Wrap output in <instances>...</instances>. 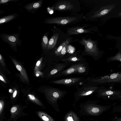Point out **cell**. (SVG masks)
Here are the masks:
<instances>
[{"label": "cell", "mask_w": 121, "mask_h": 121, "mask_svg": "<svg viewBox=\"0 0 121 121\" xmlns=\"http://www.w3.org/2000/svg\"><path fill=\"white\" fill-rule=\"evenodd\" d=\"M90 68L89 65L86 61H82L72 64L65 69L55 75V77L67 76L73 74L83 75H87Z\"/></svg>", "instance_id": "6da1fadb"}, {"label": "cell", "mask_w": 121, "mask_h": 121, "mask_svg": "<svg viewBox=\"0 0 121 121\" xmlns=\"http://www.w3.org/2000/svg\"><path fill=\"white\" fill-rule=\"evenodd\" d=\"M78 42L84 46V50L82 52L83 56H91L95 60H97L100 58V52L95 41L92 40L90 38L86 39L83 37Z\"/></svg>", "instance_id": "7a4b0ae2"}, {"label": "cell", "mask_w": 121, "mask_h": 121, "mask_svg": "<svg viewBox=\"0 0 121 121\" xmlns=\"http://www.w3.org/2000/svg\"><path fill=\"white\" fill-rule=\"evenodd\" d=\"M95 76L93 75L86 78V83L98 86L105 83L121 82V72L98 77H95Z\"/></svg>", "instance_id": "3957f363"}, {"label": "cell", "mask_w": 121, "mask_h": 121, "mask_svg": "<svg viewBox=\"0 0 121 121\" xmlns=\"http://www.w3.org/2000/svg\"><path fill=\"white\" fill-rule=\"evenodd\" d=\"M83 17V15H82L76 16L50 17L45 19L43 23L61 25H69L78 22Z\"/></svg>", "instance_id": "277c9868"}, {"label": "cell", "mask_w": 121, "mask_h": 121, "mask_svg": "<svg viewBox=\"0 0 121 121\" xmlns=\"http://www.w3.org/2000/svg\"><path fill=\"white\" fill-rule=\"evenodd\" d=\"M86 78L80 77L64 78L53 80L51 82L67 86H74L77 89L85 83Z\"/></svg>", "instance_id": "5b68a950"}, {"label": "cell", "mask_w": 121, "mask_h": 121, "mask_svg": "<svg viewBox=\"0 0 121 121\" xmlns=\"http://www.w3.org/2000/svg\"><path fill=\"white\" fill-rule=\"evenodd\" d=\"M99 87L98 86L86 83L77 88L74 95L76 97H79L88 95L96 93Z\"/></svg>", "instance_id": "8992f818"}, {"label": "cell", "mask_w": 121, "mask_h": 121, "mask_svg": "<svg viewBox=\"0 0 121 121\" xmlns=\"http://www.w3.org/2000/svg\"><path fill=\"white\" fill-rule=\"evenodd\" d=\"M96 93L98 97L105 100H121V91L105 89L100 87Z\"/></svg>", "instance_id": "52a82bcc"}, {"label": "cell", "mask_w": 121, "mask_h": 121, "mask_svg": "<svg viewBox=\"0 0 121 121\" xmlns=\"http://www.w3.org/2000/svg\"><path fill=\"white\" fill-rule=\"evenodd\" d=\"M0 38L3 41L8 43L13 49H16L17 45L19 46L22 44L21 40L19 38V33L12 35L3 33L0 34Z\"/></svg>", "instance_id": "ba28073f"}, {"label": "cell", "mask_w": 121, "mask_h": 121, "mask_svg": "<svg viewBox=\"0 0 121 121\" xmlns=\"http://www.w3.org/2000/svg\"><path fill=\"white\" fill-rule=\"evenodd\" d=\"M75 6L71 2L68 0L58 1L55 3L52 7L55 10L68 11L74 9Z\"/></svg>", "instance_id": "9c48e42d"}, {"label": "cell", "mask_w": 121, "mask_h": 121, "mask_svg": "<svg viewBox=\"0 0 121 121\" xmlns=\"http://www.w3.org/2000/svg\"><path fill=\"white\" fill-rule=\"evenodd\" d=\"M78 52L66 56L61 61L63 62L70 63L72 64L79 62L86 61V59Z\"/></svg>", "instance_id": "30bf717a"}, {"label": "cell", "mask_w": 121, "mask_h": 121, "mask_svg": "<svg viewBox=\"0 0 121 121\" xmlns=\"http://www.w3.org/2000/svg\"><path fill=\"white\" fill-rule=\"evenodd\" d=\"M91 26L85 25L81 26H76L68 29L67 32L69 35H74L85 33H91V28H87Z\"/></svg>", "instance_id": "8fae6325"}, {"label": "cell", "mask_w": 121, "mask_h": 121, "mask_svg": "<svg viewBox=\"0 0 121 121\" xmlns=\"http://www.w3.org/2000/svg\"><path fill=\"white\" fill-rule=\"evenodd\" d=\"M115 6L114 5H111L103 7L94 12L91 16L90 17V18L98 17L106 15L109 13Z\"/></svg>", "instance_id": "7c38bea8"}, {"label": "cell", "mask_w": 121, "mask_h": 121, "mask_svg": "<svg viewBox=\"0 0 121 121\" xmlns=\"http://www.w3.org/2000/svg\"><path fill=\"white\" fill-rule=\"evenodd\" d=\"M44 0H40L27 4L23 7L29 12L34 13L42 6Z\"/></svg>", "instance_id": "4fadbf2b"}, {"label": "cell", "mask_w": 121, "mask_h": 121, "mask_svg": "<svg viewBox=\"0 0 121 121\" xmlns=\"http://www.w3.org/2000/svg\"><path fill=\"white\" fill-rule=\"evenodd\" d=\"M71 38L67 39L65 41L60 44L57 48H54L53 52V61L55 63L58 62V59L60 53L63 47L66 45L68 44L71 42Z\"/></svg>", "instance_id": "5bb4252c"}, {"label": "cell", "mask_w": 121, "mask_h": 121, "mask_svg": "<svg viewBox=\"0 0 121 121\" xmlns=\"http://www.w3.org/2000/svg\"><path fill=\"white\" fill-rule=\"evenodd\" d=\"M58 37V33H54L52 35L49 41L47 51L52 50L54 48Z\"/></svg>", "instance_id": "9a60e30c"}, {"label": "cell", "mask_w": 121, "mask_h": 121, "mask_svg": "<svg viewBox=\"0 0 121 121\" xmlns=\"http://www.w3.org/2000/svg\"><path fill=\"white\" fill-rule=\"evenodd\" d=\"M18 15L16 13L6 16L1 17L0 18V24L7 23L16 18Z\"/></svg>", "instance_id": "2e32d148"}, {"label": "cell", "mask_w": 121, "mask_h": 121, "mask_svg": "<svg viewBox=\"0 0 121 121\" xmlns=\"http://www.w3.org/2000/svg\"><path fill=\"white\" fill-rule=\"evenodd\" d=\"M49 32H47L44 34L41 39V44L42 48L44 50H47L48 44V36Z\"/></svg>", "instance_id": "e0dca14e"}, {"label": "cell", "mask_w": 121, "mask_h": 121, "mask_svg": "<svg viewBox=\"0 0 121 121\" xmlns=\"http://www.w3.org/2000/svg\"><path fill=\"white\" fill-rule=\"evenodd\" d=\"M13 60L17 69L20 71L22 75L25 79L27 81H28L29 80L27 74L23 67L16 60L14 59H13Z\"/></svg>", "instance_id": "ac0fdd59"}, {"label": "cell", "mask_w": 121, "mask_h": 121, "mask_svg": "<svg viewBox=\"0 0 121 121\" xmlns=\"http://www.w3.org/2000/svg\"><path fill=\"white\" fill-rule=\"evenodd\" d=\"M116 60L121 62V53L120 52H119L115 56L107 59L108 62ZM119 66H121V64Z\"/></svg>", "instance_id": "d6986e66"}, {"label": "cell", "mask_w": 121, "mask_h": 121, "mask_svg": "<svg viewBox=\"0 0 121 121\" xmlns=\"http://www.w3.org/2000/svg\"><path fill=\"white\" fill-rule=\"evenodd\" d=\"M38 115L44 121H49L48 117L45 113L43 112H38Z\"/></svg>", "instance_id": "ffe728a7"}, {"label": "cell", "mask_w": 121, "mask_h": 121, "mask_svg": "<svg viewBox=\"0 0 121 121\" xmlns=\"http://www.w3.org/2000/svg\"><path fill=\"white\" fill-rule=\"evenodd\" d=\"M121 113V105L114 106L112 108V113Z\"/></svg>", "instance_id": "44dd1931"}, {"label": "cell", "mask_w": 121, "mask_h": 121, "mask_svg": "<svg viewBox=\"0 0 121 121\" xmlns=\"http://www.w3.org/2000/svg\"><path fill=\"white\" fill-rule=\"evenodd\" d=\"M29 98L30 99L36 103V104L40 105H41V103L33 95L29 94L28 95Z\"/></svg>", "instance_id": "7402d4cb"}, {"label": "cell", "mask_w": 121, "mask_h": 121, "mask_svg": "<svg viewBox=\"0 0 121 121\" xmlns=\"http://www.w3.org/2000/svg\"><path fill=\"white\" fill-rule=\"evenodd\" d=\"M18 0H0V4H7L9 2L14 1L16 2Z\"/></svg>", "instance_id": "603a6c76"}, {"label": "cell", "mask_w": 121, "mask_h": 121, "mask_svg": "<svg viewBox=\"0 0 121 121\" xmlns=\"http://www.w3.org/2000/svg\"><path fill=\"white\" fill-rule=\"evenodd\" d=\"M112 121H121V117H116L112 118Z\"/></svg>", "instance_id": "cb8c5ba5"}, {"label": "cell", "mask_w": 121, "mask_h": 121, "mask_svg": "<svg viewBox=\"0 0 121 121\" xmlns=\"http://www.w3.org/2000/svg\"><path fill=\"white\" fill-rule=\"evenodd\" d=\"M17 108L16 107H12L11 110V111L12 113H14L17 110Z\"/></svg>", "instance_id": "d4e9b609"}, {"label": "cell", "mask_w": 121, "mask_h": 121, "mask_svg": "<svg viewBox=\"0 0 121 121\" xmlns=\"http://www.w3.org/2000/svg\"><path fill=\"white\" fill-rule=\"evenodd\" d=\"M0 60L1 63L2 64V65L4 66V63L3 61L2 56L1 54H0Z\"/></svg>", "instance_id": "484cf974"}, {"label": "cell", "mask_w": 121, "mask_h": 121, "mask_svg": "<svg viewBox=\"0 0 121 121\" xmlns=\"http://www.w3.org/2000/svg\"><path fill=\"white\" fill-rule=\"evenodd\" d=\"M3 107V103L2 102L0 101V113L1 112V110L2 109Z\"/></svg>", "instance_id": "4316f807"}, {"label": "cell", "mask_w": 121, "mask_h": 121, "mask_svg": "<svg viewBox=\"0 0 121 121\" xmlns=\"http://www.w3.org/2000/svg\"><path fill=\"white\" fill-rule=\"evenodd\" d=\"M17 90H15L13 93V98H14L16 96L17 94Z\"/></svg>", "instance_id": "83f0119b"}, {"label": "cell", "mask_w": 121, "mask_h": 121, "mask_svg": "<svg viewBox=\"0 0 121 121\" xmlns=\"http://www.w3.org/2000/svg\"><path fill=\"white\" fill-rule=\"evenodd\" d=\"M67 119L68 121H73V120L71 117H68L67 118Z\"/></svg>", "instance_id": "f1b7e54d"}, {"label": "cell", "mask_w": 121, "mask_h": 121, "mask_svg": "<svg viewBox=\"0 0 121 121\" xmlns=\"http://www.w3.org/2000/svg\"><path fill=\"white\" fill-rule=\"evenodd\" d=\"M0 79L1 81H3L5 83L6 82L5 81L4 79L3 76L1 75L0 76Z\"/></svg>", "instance_id": "f546056e"}, {"label": "cell", "mask_w": 121, "mask_h": 121, "mask_svg": "<svg viewBox=\"0 0 121 121\" xmlns=\"http://www.w3.org/2000/svg\"><path fill=\"white\" fill-rule=\"evenodd\" d=\"M41 63V61L40 60H38V61L36 63V66H39L40 63Z\"/></svg>", "instance_id": "4dcf8cb0"}, {"label": "cell", "mask_w": 121, "mask_h": 121, "mask_svg": "<svg viewBox=\"0 0 121 121\" xmlns=\"http://www.w3.org/2000/svg\"><path fill=\"white\" fill-rule=\"evenodd\" d=\"M118 15L119 16H121V13H119Z\"/></svg>", "instance_id": "1f68e13d"}]
</instances>
